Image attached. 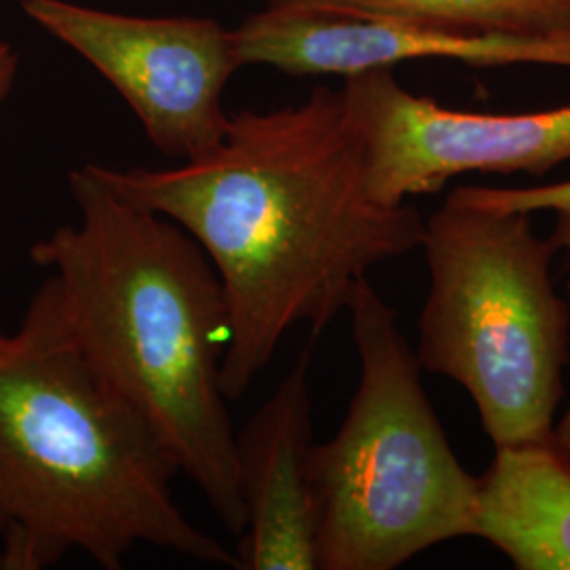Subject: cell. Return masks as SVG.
I'll return each instance as SVG.
<instances>
[{"label":"cell","mask_w":570,"mask_h":570,"mask_svg":"<svg viewBox=\"0 0 570 570\" xmlns=\"http://www.w3.org/2000/svg\"><path fill=\"white\" fill-rule=\"evenodd\" d=\"M89 167L204 247L228 305V402L244 397L292 327L322 334L370 268L423 244L414 207L367 197L341 89L317 87L305 102L268 112L239 110L223 142L178 167Z\"/></svg>","instance_id":"cell-1"},{"label":"cell","mask_w":570,"mask_h":570,"mask_svg":"<svg viewBox=\"0 0 570 570\" xmlns=\"http://www.w3.org/2000/svg\"><path fill=\"white\" fill-rule=\"evenodd\" d=\"M79 225L30 249L61 315L104 381L136 407L233 534L245 529L223 364L225 289L183 226L127 202L91 171L68 174Z\"/></svg>","instance_id":"cell-2"},{"label":"cell","mask_w":570,"mask_h":570,"mask_svg":"<svg viewBox=\"0 0 570 570\" xmlns=\"http://www.w3.org/2000/svg\"><path fill=\"white\" fill-rule=\"evenodd\" d=\"M180 473L157 433L89 364L45 279L0 332V570L82 551L119 570L140 548L235 569V551L174 501Z\"/></svg>","instance_id":"cell-3"},{"label":"cell","mask_w":570,"mask_h":570,"mask_svg":"<svg viewBox=\"0 0 570 570\" xmlns=\"http://www.w3.org/2000/svg\"><path fill=\"white\" fill-rule=\"evenodd\" d=\"M360 385L336 435L311 449L317 570H393L469 537L478 478L429 402L395 308L364 277L346 306Z\"/></svg>","instance_id":"cell-4"},{"label":"cell","mask_w":570,"mask_h":570,"mask_svg":"<svg viewBox=\"0 0 570 570\" xmlns=\"http://www.w3.org/2000/svg\"><path fill=\"white\" fill-rule=\"evenodd\" d=\"M429 292L416 360L465 389L494 449L553 440L569 364L570 311L556 292L560 247L524 212L452 193L425 220Z\"/></svg>","instance_id":"cell-5"},{"label":"cell","mask_w":570,"mask_h":570,"mask_svg":"<svg viewBox=\"0 0 570 570\" xmlns=\"http://www.w3.org/2000/svg\"><path fill=\"white\" fill-rule=\"evenodd\" d=\"M21 9L119 91L165 157L183 164L223 142V94L244 63L220 21L138 18L68 0H21Z\"/></svg>","instance_id":"cell-6"},{"label":"cell","mask_w":570,"mask_h":570,"mask_svg":"<svg viewBox=\"0 0 570 570\" xmlns=\"http://www.w3.org/2000/svg\"><path fill=\"white\" fill-rule=\"evenodd\" d=\"M346 117L374 204L406 205L463 174L543 176L570 161V104L537 112H465L407 91L393 70L348 77Z\"/></svg>","instance_id":"cell-7"},{"label":"cell","mask_w":570,"mask_h":570,"mask_svg":"<svg viewBox=\"0 0 570 570\" xmlns=\"http://www.w3.org/2000/svg\"><path fill=\"white\" fill-rule=\"evenodd\" d=\"M233 37L244 66H268L294 77L348 79L421 60L570 70V37L484 35L327 4L268 2L233 28Z\"/></svg>","instance_id":"cell-8"},{"label":"cell","mask_w":570,"mask_h":570,"mask_svg":"<svg viewBox=\"0 0 570 570\" xmlns=\"http://www.w3.org/2000/svg\"><path fill=\"white\" fill-rule=\"evenodd\" d=\"M308 366L311 346L235 438L245 510L235 569L317 570Z\"/></svg>","instance_id":"cell-9"},{"label":"cell","mask_w":570,"mask_h":570,"mask_svg":"<svg viewBox=\"0 0 570 570\" xmlns=\"http://www.w3.org/2000/svg\"><path fill=\"white\" fill-rule=\"evenodd\" d=\"M469 537L518 570H570V450L556 440L497 449L478 478Z\"/></svg>","instance_id":"cell-10"},{"label":"cell","mask_w":570,"mask_h":570,"mask_svg":"<svg viewBox=\"0 0 570 570\" xmlns=\"http://www.w3.org/2000/svg\"><path fill=\"white\" fill-rule=\"evenodd\" d=\"M393 13L454 30L508 37H570V0H268Z\"/></svg>","instance_id":"cell-11"},{"label":"cell","mask_w":570,"mask_h":570,"mask_svg":"<svg viewBox=\"0 0 570 570\" xmlns=\"http://www.w3.org/2000/svg\"><path fill=\"white\" fill-rule=\"evenodd\" d=\"M465 204L497 209V212H553L570 214V180L524 188H492V186H461L452 190Z\"/></svg>","instance_id":"cell-12"},{"label":"cell","mask_w":570,"mask_h":570,"mask_svg":"<svg viewBox=\"0 0 570 570\" xmlns=\"http://www.w3.org/2000/svg\"><path fill=\"white\" fill-rule=\"evenodd\" d=\"M551 239H553V244L558 245L562 252H567L570 263V214H556V226H553V230H551ZM553 440H556L562 449L570 450V404L569 407H567V412L562 414V419H560V421L556 423V428H553Z\"/></svg>","instance_id":"cell-13"},{"label":"cell","mask_w":570,"mask_h":570,"mask_svg":"<svg viewBox=\"0 0 570 570\" xmlns=\"http://www.w3.org/2000/svg\"><path fill=\"white\" fill-rule=\"evenodd\" d=\"M18 77V56L16 51L4 42L0 47V104L7 100V96L13 89V82Z\"/></svg>","instance_id":"cell-14"},{"label":"cell","mask_w":570,"mask_h":570,"mask_svg":"<svg viewBox=\"0 0 570 570\" xmlns=\"http://www.w3.org/2000/svg\"><path fill=\"white\" fill-rule=\"evenodd\" d=\"M2 45H4V42L0 41V47H2Z\"/></svg>","instance_id":"cell-15"}]
</instances>
